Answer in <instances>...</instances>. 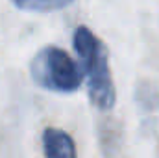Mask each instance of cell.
<instances>
[{
    "mask_svg": "<svg viewBox=\"0 0 159 158\" xmlns=\"http://www.w3.org/2000/svg\"><path fill=\"white\" fill-rule=\"evenodd\" d=\"M72 43L80 56L83 75L87 78V91L91 102L102 110L113 108L117 93H115L113 77L109 71V62L104 45L85 26L76 28Z\"/></svg>",
    "mask_w": 159,
    "mask_h": 158,
    "instance_id": "cell-1",
    "label": "cell"
},
{
    "mask_svg": "<svg viewBox=\"0 0 159 158\" xmlns=\"http://www.w3.org/2000/svg\"><path fill=\"white\" fill-rule=\"evenodd\" d=\"M34 82L56 93H72L81 86V71L78 63L59 47H44L30 63Z\"/></svg>",
    "mask_w": 159,
    "mask_h": 158,
    "instance_id": "cell-2",
    "label": "cell"
},
{
    "mask_svg": "<svg viewBox=\"0 0 159 158\" xmlns=\"http://www.w3.org/2000/svg\"><path fill=\"white\" fill-rule=\"evenodd\" d=\"M43 153L48 158H76V147L67 132L46 128L43 132Z\"/></svg>",
    "mask_w": 159,
    "mask_h": 158,
    "instance_id": "cell-3",
    "label": "cell"
},
{
    "mask_svg": "<svg viewBox=\"0 0 159 158\" xmlns=\"http://www.w3.org/2000/svg\"><path fill=\"white\" fill-rule=\"evenodd\" d=\"M11 2L26 11H54L69 6L72 0H11Z\"/></svg>",
    "mask_w": 159,
    "mask_h": 158,
    "instance_id": "cell-4",
    "label": "cell"
}]
</instances>
